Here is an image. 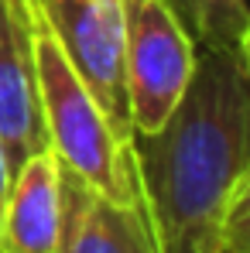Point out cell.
Wrapping results in <instances>:
<instances>
[{
    "label": "cell",
    "instance_id": "obj_6",
    "mask_svg": "<svg viewBox=\"0 0 250 253\" xmlns=\"http://www.w3.org/2000/svg\"><path fill=\"white\" fill-rule=\"evenodd\" d=\"M62 233V165L51 147L10 171L0 215V253H55Z\"/></svg>",
    "mask_w": 250,
    "mask_h": 253
},
{
    "label": "cell",
    "instance_id": "obj_4",
    "mask_svg": "<svg viewBox=\"0 0 250 253\" xmlns=\"http://www.w3.org/2000/svg\"><path fill=\"white\" fill-rule=\"evenodd\" d=\"M69 65L100 103L113 133L130 144L134 126L124 79V3L120 0H38Z\"/></svg>",
    "mask_w": 250,
    "mask_h": 253
},
{
    "label": "cell",
    "instance_id": "obj_1",
    "mask_svg": "<svg viewBox=\"0 0 250 253\" xmlns=\"http://www.w3.org/2000/svg\"><path fill=\"white\" fill-rule=\"evenodd\" d=\"M137 209L154 253H250V65L196 51L185 96L130 137Z\"/></svg>",
    "mask_w": 250,
    "mask_h": 253
},
{
    "label": "cell",
    "instance_id": "obj_3",
    "mask_svg": "<svg viewBox=\"0 0 250 253\" xmlns=\"http://www.w3.org/2000/svg\"><path fill=\"white\" fill-rule=\"evenodd\" d=\"M124 3V79L134 133H154L171 117L196 69V42L165 0Z\"/></svg>",
    "mask_w": 250,
    "mask_h": 253
},
{
    "label": "cell",
    "instance_id": "obj_2",
    "mask_svg": "<svg viewBox=\"0 0 250 253\" xmlns=\"http://www.w3.org/2000/svg\"><path fill=\"white\" fill-rule=\"evenodd\" d=\"M35 69H38L45 137L58 165L79 181H86L89 188H96L100 195L120 206H137L130 144H124L113 133L100 103L69 65L55 31L45 21L42 3L35 14Z\"/></svg>",
    "mask_w": 250,
    "mask_h": 253
},
{
    "label": "cell",
    "instance_id": "obj_8",
    "mask_svg": "<svg viewBox=\"0 0 250 253\" xmlns=\"http://www.w3.org/2000/svg\"><path fill=\"white\" fill-rule=\"evenodd\" d=\"M185 35L202 51L250 65V14L244 0H165Z\"/></svg>",
    "mask_w": 250,
    "mask_h": 253
},
{
    "label": "cell",
    "instance_id": "obj_9",
    "mask_svg": "<svg viewBox=\"0 0 250 253\" xmlns=\"http://www.w3.org/2000/svg\"><path fill=\"white\" fill-rule=\"evenodd\" d=\"M7 188H10V161H7L3 144H0V215H3V199H7Z\"/></svg>",
    "mask_w": 250,
    "mask_h": 253
},
{
    "label": "cell",
    "instance_id": "obj_7",
    "mask_svg": "<svg viewBox=\"0 0 250 253\" xmlns=\"http://www.w3.org/2000/svg\"><path fill=\"white\" fill-rule=\"evenodd\" d=\"M55 253H154L137 206H120L62 168V233Z\"/></svg>",
    "mask_w": 250,
    "mask_h": 253
},
{
    "label": "cell",
    "instance_id": "obj_5",
    "mask_svg": "<svg viewBox=\"0 0 250 253\" xmlns=\"http://www.w3.org/2000/svg\"><path fill=\"white\" fill-rule=\"evenodd\" d=\"M35 14L38 0H0V144L10 171L48 147L35 69Z\"/></svg>",
    "mask_w": 250,
    "mask_h": 253
}]
</instances>
